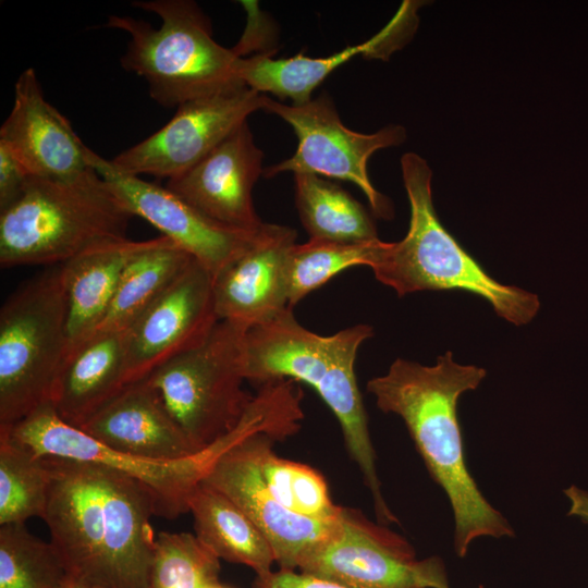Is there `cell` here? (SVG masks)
Segmentation results:
<instances>
[{"label":"cell","mask_w":588,"mask_h":588,"mask_svg":"<svg viewBox=\"0 0 588 588\" xmlns=\"http://www.w3.org/2000/svg\"><path fill=\"white\" fill-rule=\"evenodd\" d=\"M44 457L50 486L42 519L68 576L95 588H149L151 492L102 465Z\"/></svg>","instance_id":"1"},{"label":"cell","mask_w":588,"mask_h":588,"mask_svg":"<svg viewBox=\"0 0 588 588\" xmlns=\"http://www.w3.org/2000/svg\"><path fill=\"white\" fill-rule=\"evenodd\" d=\"M486 375L483 368L461 365L446 352L432 366L397 358L387 373L367 382L378 408L402 418L430 476L448 497L458 558L479 538L514 537L513 527L469 473L457 418L458 400L477 389Z\"/></svg>","instance_id":"2"},{"label":"cell","mask_w":588,"mask_h":588,"mask_svg":"<svg viewBox=\"0 0 588 588\" xmlns=\"http://www.w3.org/2000/svg\"><path fill=\"white\" fill-rule=\"evenodd\" d=\"M372 335L368 324L320 335L303 327L287 308L274 319L246 331L243 368L246 381L257 387L291 379L307 383L319 394L336 417L346 449L371 494L377 519L385 526L397 523V518L381 490L355 373L357 352Z\"/></svg>","instance_id":"3"},{"label":"cell","mask_w":588,"mask_h":588,"mask_svg":"<svg viewBox=\"0 0 588 588\" xmlns=\"http://www.w3.org/2000/svg\"><path fill=\"white\" fill-rule=\"evenodd\" d=\"M296 427V412L287 395L278 388L264 387L231 432L210 446L177 460H152L115 451L61 419L49 403L0 431L8 432L38 456L94 463L122 473L151 492L158 516L175 518L188 512L192 494L221 456L258 433L284 441L294 434Z\"/></svg>","instance_id":"4"},{"label":"cell","mask_w":588,"mask_h":588,"mask_svg":"<svg viewBox=\"0 0 588 588\" xmlns=\"http://www.w3.org/2000/svg\"><path fill=\"white\" fill-rule=\"evenodd\" d=\"M411 207L409 226L399 242L381 241L372 265L376 279L399 296L429 290H462L485 298L506 321L530 322L539 297L493 279L440 222L432 203V171L415 152L401 158Z\"/></svg>","instance_id":"5"},{"label":"cell","mask_w":588,"mask_h":588,"mask_svg":"<svg viewBox=\"0 0 588 588\" xmlns=\"http://www.w3.org/2000/svg\"><path fill=\"white\" fill-rule=\"evenodd\" d=\"M133 217L91 166L65 180L32 176L0 211V265H62L95 245L125 238Z\"/></svg>","instance_id":"6"},{"label":"cell","mask_w":588,"mask_h":588,"mask_svg":"<svg viewBox=\"0 0 588 588\" xmlns=\"http://www.w3.org/2000/svg\"><path fill=\"white\" fill-rule=\"evenodd\" d=\"M155 13L156 28L143 20L110 15L106 26L130 35L121 58L124 70L145 78L150 97L166 108L219 91L242 82L236 76L238 52L216 41L208 16L191 0L134 1Z\"/></svg>","instance_id":"7"},{"label":"cell","mask_w":588,"mask_h":588,"mask_svg":"<svg viewBox=\"0 0 588 588\" xmlns=\"http://www.w3.org/2000/svg\"><path fill=\"white\" fill-rule=\"evenodd\" d=\"M68 347V298L58 265L21 286L1 307L0 429L49 403Z\"/></svg>","instance_id":"8"},{"label":"cell","mask_w":588,"mask_h":588,"mask_svg":"<svg viewBox=\"0 0 588 588\" xmlns=\"http://www.w3.org/2000/svg\"><path fill=\"white\" fill-rule=\"evenodd\" d=\"M246 331L220 320L204 343L172 358L147 377L199 451L231 432L254 397L244 389Z\"/></svg>","instance_id":"9"},{"label":"cell","mask_w":588,"mask_h":588,"mask_svg":"<svg viewBox=\"0 0 588 588\" xmlns=\"http://www.w3.org/2000/svg\"><path fill=\"white\" fill-rule=\"evenodd\" d=\"M262 110L289 123L298 139L295 154L264 169L265 177L292 172L348 181L365 194L375 216L392 218L393 207L370 182L367 162L377 150L401 145L406 139L403 126L388 125L372 134L352 131L342 123L326 93L303 105L267 96Z\"/></svg>","instance_id":"10"},{"label":"cell","mask_w":588,"mask_h":588,"mask_svg":"<svg viewBox=\"0 0 588 588\" xmlns=\"http://www.w3.org/2000/svg\"><path fill=\"white\" fill-rule=\"evenodd\" d=\"M302 573L347 588H443V561L418 560L409 542L344 507L334 532L298 562Z\"/></svg>","instance_id":"11"},{"label":"cell","mask_w":588,"mask_h":588,"mask_svg":"<svg viewBox=\"0 0 588 588\" xmlns=\"http://www.w3.org/2000/svg\"><path fill=\"white\" fill-rule=\"evenodd\" d=\"M267 95L243 82L188 100L157 132L109 160L121 173L174 179L201 161L255 111Z\"/></svg>","instance_id":"12"},{"label":"cell","mask_w":588,"mask_h":588,"mask_svg":"<svg viewBox=\"0 0 588 588\" xmlns=\"http://www.w3.org/2000/svg\"><path fill=\"white\" fill-rule=\"evenodd\" d=\"M87 160L133 216L158 229L205 267L213 279L252 248L265 231L267 223L254 231L222 224L166 186L119 172L90 148Z\"/></svg>","instance_id":"13"},{"label":"cell","mask_w":588,"mask_h":588,"mask_svg":"<svg viewBox=\"0 0 588 588\" xmlns=\"http://www.w3.org/2000/svg\"><path fill=\"white\" fill-rule=\"evenodd\" d=\"M219 321L213 278L193 259L125 331L126 384L204 343Z\"/></svg>","instance_id":"14"},{"label":"cell","mask_w":588,"mask_h":588,"mask_svg":"<svg viewBox=\"0 0 588 588\" xmlns=\"http://www.w3.org/2000/svg\"><path fill=\"white\" fill-rule=\"evenodd\" d=\"M259 434L221 456L203 482L225 494L255 523L268 539L280 568L297 569L299 560L334 532L341 517L335 522L308 518L277 501L260 471Z\"/></svg>","instance_id":"15"},{"label":"cell","mask_w":588,"mask_h":588,"mask_svg":"<svg viewBox=\"0 0 588 588\" xmlns=\"http://www.w3.org/2000/svg\"><path fill=\"white\" fill-rule=\"evenodd\" d=\"M264 152L247 122L209 155L166 187L207 217L232 228L254 231L265 222L253 203V188L264 172Z\"/></svg>","instance_id":"16"},{"label":"cell","mask_w":588,"mask_h":588,"mask_svg":"<svg viewBox=\"0 0 588 588\" xmlns=\"http://www.w3.org/2000/svg\"><path fill=\"white\" fill-rule=\"evenodd\" d=\"M0 144L33 177L65 180L90 167L89 148L70 121L46 100L32 68L15 83L12 109L0 127Z\"/></svg>","instance_id":"17"},{"label":"cell","mask_w":588,"mask_h":588,"mask_svg":"<svg viewBox=\"0 0 588 588\" xmlns=\"http://www.w3.org/2000/svg\"><path fill=\"white\" fill-rule=\"evenodd\" d=\"M296 236L294 229L267 223L259 241L213 279L220 320L248 330L289 308V258Z\"/></svg>","instance_id":"18"},{"label":"cell","mask_w":588,"mask_h":588,"mask_svg":"<svg viewBox=\"0 0 588 588\" xmlns=\"http://www.w3.org/2000/svg\"><path fill=\"white\" fill-rule=\"evenodd\" d=\"M78 428L115 451L139 457L177 460L199 452L147 378L126 385Z\"/></svg>","instance_id":"19"},{"label":"cell","mask_w":588,"mask_h":588,"mask_svg":"<svg viewBox=\"0 0 588 588\" xmlns=\"http://www.w3.org/2000/svg\"><path fill=\"white\" fill-rule=\"evenodd\" d=\"M412 3L402 4L390 23L369 40L348 46L328 57L309 58L303 53L290 58H272V52L260 51L240 58L236 76L260 94H271L279 100L290 99L292 105L311 100L313 91L338 68L355 56L383 58L392 50V38L409 16Z\"/></svg>","instance_id":"20"},{"label":"cell","mask_w":588,"mask_h":588,"mask_svg":"<svg viewBox=\"0 0 588 588\" xmlns=\"http://www.w3.org/2000/svg\"><path fill=\"white\" fill-rule=\"evenodd\" d=\"M126 385L125 332H96L65 355L49 404L81 427Z\"/></svg>","instance_id":"21"},{"label":"cell","mask_w":588,"mask_h":588,"mask_svg":"<svg viewBox=\"0 0 588 588\" xmlns=\"http://www.w3.org/2000/svg\"><path fill=\"white\" fill-rule=\"evenodd\" d=\"M146 242L127 237L109 241L61 265L68 298V353L96 332L126 266Z\"/></svg>","instance_id":"22"},{"label":"cell","mask_w":588,"mask_h":588,"mask_svg":"<svg viewBox=\"0 0 588 588\" xmlns=\"http://www.w3.org/2000/svg\"><path fill=\"white\" fill-rule=\"evenodd\" d=\"M188 512L196 537L220 560L250 567L256 575L272 571L275 558L268 539L225 494L201 482Z\"/></svg>","instance_id":"23"},{"label":"cell","mask_w":588,"mask_h":588,"mask_svg":"<svg viewBox=\"0 0 588 588\" xmlns=\"http://www.w3.org/2000/svg\"><path fill=\"white\" fill-rule=\"evenodd\" d=\"M193 259L163 235L147 240L126 266L96 332H125Z\"/></svg>","instance_id":"24"},{"label":"cell","mask_w":588,"mask_h":588,"mask_svg":"<svg viewBox=\"0 0 588 588\" xmlns=\"http://www.w3.org/2000/svg\"><path fill=\"white\" fill-rule=\"evenodd\" d=\"M295 204L310 240L360 243L378 238L364 206L340 185L322 176L294 174Z\"/></svg>","instance_id":"25"},{"label":"cell","mask_w":588,"mask_h":588,"mask_svg":"<svg viewBox=\"0 0 588 588\" xmlns=\"http://www.w3.org/2000/svg\"><path fill=\"white\" fill-rule=\"evenodd\" d=\"M266 433L258 436L257 452L262 478L277 501L286 510L317 520L335 522L342 506L330 498L322 475L313 467L278 456Z\"/></svg>","instance_id":"26"},{"label":"cell","mask_w":588,"mask_h":588,"mask_svg":"<svg viewBox=\"0 0 588 588\" xmlns=\"http://www.w3.org/2000/svg\"><path fill=\"white\" fill-rule=\"evenodd\" d=\"M49 486L46 458L0 431V526L42 519Z\"/></svg>","instance_id":"27"},{"label":"cell","mask_w":588,"mask_h":588,"mask_svg":"<svg viewBox=\"0 0 588 588\" xmlns=\"http://www.w3.org/2000/svg\"><path fill=\"white\" fill-rule=\"evenodd\" d=\"M380 243L379 238L360 243L309 238L303 244L295 243L289 258V308L341 271L370 267Z\"/></svg>","instance_id":"28"},{"label":"cell","mask_w":588,"mask_h":588,"mask_svg":"<svg viewBox=\"0 0 588 588\" xmlns=\"http://www.w3.org/2000/svg\"><path fill=\"white\" fill-rule=\"evenodd\" d=\"M68 573L53 544L24 524L0 527V588H59Z\"/></svg>","instance_id":"29"},{"label":"cell","mask_w":588,"mask_h":588,"mask_svg":"<svg viewBox=\"0 0 588 588\" xmlns=\"http://www.w3.org/2000/svg\"><path fill=\"white\" fill-rule=\"evenodd\" d=\"M220 559L196 535L156 536L149 588H205L218 581Z\"/></svg>","instance_id":"30"},{"label":"cell","mask_w":588,"mask_h":588,"mask_svg":"<svg viewBox=\"0 0 588 588\" xmlns=\"http://www.w3.org/2000/svg\"><path fill=\"white\" fill-rule=\"evenodd\" d=\"M30 177L14 155L0 144V211L21 196Z\"/></svg>","instance_id":"31"},{"label":"cell","mask_w":588,"mask_h":588,"mask_svg":"<svg viewBox=\"0 0 588 588\" xmlns=\"http://www.w3.org/2000/svg\"><path fill=\"white\" fill-rule=\"evenodd\" d=\"M250 588H347L340 584L302 573L280 568L255 576Z\"/></svg>","instance_id":"32"},{"label":"cell","mask_w":588,"mask_h":588,"mask_svg":"<svg viewBox=\"0 0 588 588\" xmlns=\"http://www.w3.org/2000/svg\"><path fill=\"white\" fill-rule=\"evenodd\" d=\"M564 494L571 503L567 514L569 516H577L583 523L588 525V491L576 486H571L564 490Z\"/></svg>","instance_id":"33"},{"label":"cell","mask_w":588,"mask_h":588,"mask_svg":"<svg viewBox=\"0 0 588 588\" xmlns=\"http://www.w3.org/2000/svg\"><path fill=\"white\" fill-rule=\"evenodd\" d=\"M59 588H95V587H91L89 585H86L82 581H78L68 576Z\"/></svg>","instance_id":"34"},{"label":"cell","mask_w":588,"mask_h":588,"mask_svg":"<svg viewBox=\"0 0 588 588\" xmlns=\"http://www.w3.org/2000/svg\"><path fill=\"white\" fill-rule=\"evenodd\" d=\"M205 588H228L226 586L222 585L219 580L215 581L212 584H209Z\"/></svg>","instance_id":"35"},{"label":"cell","mask_w":588,"mask_h":588,"mask_svg":"<svg viewBox=\"0 0 588 588\" xmlns=\"http://www.w3.org/2000/svg\"><path fill=\"white\" fill-rule=\"evenodd\" d=\"M443 588H450V586H449V585H446V586H444Z\"/></svg>","instance_id":"36"}]
</instances>
